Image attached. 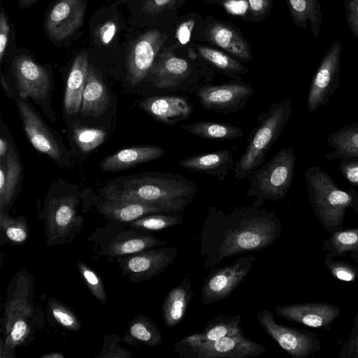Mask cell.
Masks as SVG:
<instances>
[{"mask_svg":"<svg viewBox=\"0 0 358 358\" xmlns=\"http://www.w3.org/2000/svg\"><path fill=\"white\" fill-rule=\"evenodd\" d=\"M282 233L275 212L253 206H235L226 213L214 206L203 219L200 256L205 269L213 268L227 257L261 251Z\"/></svg>","mask_w":358,"mask_h":358,"instance_id":"1","label":"cell"},{"mask_svg":"<svg viewBox=\"0 0 358 358\" xmlns=\"http://www.w3.org/2000/svg\"><path fill=\"white\" fill-rule=\"evenodd\" d=\"M197 191L196 185L180 173L152 172L108 189L106 197L140 201L162 208L166 213L182 214Z\"/></svg>","mask_w":358,"mask_h":358,"instance_id":"2","label":"cell"},{"mask_svg":"<svg viewBox=\"0 0 358 358\" xmlns=\"http://www.w3.org/2000/svg\"><path fill=\"white\" fill-rule=\"evenodd\" d=\"M308 196L314 215L330 234L343 229L347 210L358 214V192L353 186L341 189L320 167L311 166L305 173Z\"/></svg>","mask_w":358,"mask_h":358,"instance_id":"3","label":"cell"},{"mask_svg":"<svg viewBox=\"0 0 358 358\" xmlns=\"http://www.w3.org/2000/svg\"><path fill=\"white\" fill-rule=\"evenodd\" d=\"M288 99L271 103L266 111L257 117V124L252 130L248 145L234 166L237 180H247L264 164L267 153L282 134L292 113Z\"/></svg>","mask_w":358,"mask_h":358,"instance_id":"4","label":"cell"},{"mask_svg":"<svg viewBox=\"0 0 358 358\" xmlns=\"http://www.w3.org/2000/svg\"><path fill=\"white\" fill-rule=\"evenodd\" d=\"M296 157L292 146L280 148L248 178L245 197H255L252 206L260 208L266 201L284 199L294 177Z\"/></svg>","mask_w":358,"mask_h":358,"instance_id":"5","label":"cell"},{"mask_svg":"<svg viewBox=\"0 0 358 358\" xmlns=\"http://www.w3.org/2000/svg\"><path fill=\"white\" fill-rule=\"evenodd\" d=\"M206 67L162 49L147 78L153 87L159 90L192 92L196 87L209 83L214 77V73Z\"/></svg>","mask_w":358,"mask_h":358,"instance_id":"6","label":"cell"},{"mask_svg":"<svg viewBox=\"0 0 358 358\" xmlns=\"http://www.w3.org/2000/svg\"><path fill=\"white\" fill-rule=\"evenodd\" d=\"M87 241L96 248L94 253L107 258L108 262L167 243L148 231L115 221L95 229Z\"/></svg>","mask_w":358,"mask_h":358,"instance_id":"7","label":"cell"},{"mask_svg":"<svg viewBox=\"0 0 358 358\" xmlns=\"http://www.w3.org/2000/svg\"><path fill=\"white\" fill-rule=\"evenodd\" d=\"M174 348L180 357L196 358H250L266 350L263 344L247 338L244 332L212 342L199 341L189 335L175 343Z\"/></svg>","mask_w":358,"mask_h":358,"instance_id":"8","label":"cell"},{"mask_svg":"<svg viewBox=\"0 0 358 358\" xmlns=\"http://www.w3.org/2000/svg\"><path fill=\"white\" fill-rule=\"evenodd\" d=\"M87 0H55L46 10L44 34L57 47H69L81 34Z\"/></svg>","mask_w":358,"mask_h":358,"instance_id":"9","label":"cell"},{"mask_svg":"<svg viewBox=\"0 0 358 358\" xmlns=\"http://www.w3.org/2000/svg\"><path fill=\"white\" fill-rule=\"evenodd\" d=\"M78 207V199L72 195L48 201L44 210V224L48 247L71 243L82 230L84 218L79 214Z\"/></svg>","mask_w":358,"mask_h":358,"instance_id":"10","label":"cell"},{"mask_svg":"<svg viewBox=\"0 0 358 358\" xmlns=\"http://www.w3.org/2000/svg\"><path fill=\"white\" fill-rule=\"evenodd\" d=\"M257 320L265 332L294 358H308L321 350V343L315 331L280 324L268 310L259 312Z\"/></svg>","mask_w":358,"mask_h":358,"instance_id":"11","label":"cell"},{"mask_svg":"<svg viewBox=\"0 0 358 358\" xmlns=\"http://www.w3.org/2000/svg\"><path fill=\"white\" fill-rule=\"evenodd\" d=\"M192 92L205 110L229 114L242 110L255 90L249 83L234 80L220 85L202 84Z\"/></svg>","mask_w":358,"mask_h":358,"instance_id":"12","label":"cell"},{"mask_svg":"<svg viewBox=\"0 0 358 358\" xmlns=\"http://www.w3.org/2000/svg\"><path fill=\"white\" fill-rule=\"evenodd\" d=\"M343 48L335 40L324 54L312 79L307 96V108L313 113L324 106L336 91L341 69Z\"/></svg>","mask_w":358,"mask_h":358,"instance_id":"13","label":"cell"},{"mask_svg":"<svg viewBox=\"0 0 358 358\" xmlns=\"http://www.w3.org/2000/svg\"><path fill=\"white\" fill-rule=\"evenodd\" d=\"M257 259L252 255L238 257L231 264L211 269L201 290V301L209 305L222 301L244 280Z\"/></svg>","mask_w":358,"mask_h":358,"instance_id":"14","label":"cell"},{"mask_svg":"<svg viewBox=\"0 0 358 358\" xmlns=\"http://www.w3.org/2000/svg\"><path fill=\"white\" fill-rule=\"evenodd\" d=\"M195 35L198 40L210 43L241 62L253 61L251 45L241 31L230 22L207 17L200 22Z\"/></svg>","mask_w":358,"mask_h":358,"instance_id":"15","label":"cell"},{"mask_svg":"<svg viewBox=\"0 0 358 358\" xmlns=\"http://www.w3.org/2000/svg\"><path fill=\"white\" fill-rule=\"evenodd\" d=\"M169 38L167 32L152 28L131 43L127 58V80L129 83L135 85L148 78L157 55Z\"/></svg>","mask_w":358,"mask_h":358,"instance_id":"16","label":"cell"},{"mask_svg":"<svg viewBox=\"0 0 358 358\" xmlns=\"http://www.w3.org/2000/svg\"><path fill=\"white\" fill-rule=\"evenodd\" d=\"M177 254L178 250L173 246L154 248L119 258L117 262L123 276L131 283H138L162 273L173 264Z\"/></svg>","mask_w":358,"mask_h":358,"instance_id":"17","label":"cell"},{"mask_svg":"<svg viewBox=\"0 0 358 358\" xmlns=\"http://www.w3.org/2000/svg\"><path fill=\"white\" fill-rule=\"evenodd\" d=\"M34 309L28 299L17 294L5 307L4 343L1 344V357H13L16 346L22 345L31 334Z\"/></svg>","mask_w":358,"mask_h":358,"instance_id":"18","label":"cell"},{"mask_svg":"<svg viewBox=\"0 0 358 358\" xmlns=\"http://www.w3.org/2000/svg\"><path fill=\"white\" fill-rule=\"evenodd\" d=\"M275 310L278 316L285 320L327 331L330 330L333 322L342 315L338 306L327 302L278 305Z\"/></svg>","mask_w":358,"mask_h":358,"instance_id":"19","label":"cell"},{"mask_svg":"<svg viewBox=\"0 0 358 358\" xmlns=\"http://www.w3.org/2000/svg\"><path fill=\"white\" fill-rule=\"evenodd\" d=\"M13 69L21 98L43 99L50 87V78L46 69L28 55L16 56Z\"/></svg>","mask_w":358,"mask_h":358,"instance_id":"20","label":"cell"},{"mask_svg":"<svg viewBox=\"0 0 358 358\" xmlns=\"http://www.w3.org/2000/svg\"><path fill=\"white\" fill-rule=\"evenodd\" d=\"M139 106L157 122L169 126L188 119L194 111L191 102L180 95L152 96L141 101Z\"/></svg>","mask_w":358,"mask_h":358,"instance_id":"21","label":"cell"},{"mask_svg":"<svg viewBox=\"0 0 358 358\" xmlns=\"http://www.w3.org/2000/svg\"><path fill=\"white\" fill-rule=\"evenodd\" d=\"M17 106L24 131L33 147L53 160H59L62 154L60 147L42 120L26 102L20 101Z\"/></svg>","mask_w":358,"mask_h":358,"instance_id":"22","label":"cell"},{"mask_svg":"<svg viewBox=\"0 0 358 358\" xmlns=\"http://www.w3.org/2000/svg\"><path fill=\"white\" fill-rule=\"evenodd\" d=\"M234 164L231 150L223 149L186 156L178 166L194 172L205 173L224 182L229 173L234 170Z\"/></svg>","mask_w":358,"mask_h":358,"instance_id":"23","label":"cell"},{"mask_svg":"<svg viewBox=\"0 0 358 358\" xmlns=\"http://www.w3.org/2000/svg\"><path fill=\"white\" fill-rule=\"evenodd\" d=\"M166 152L165 148L155 145L128 148L103 159L99 167L106 172L120 171L144 162L158 159Z\"/></svg>","mask_w":358,"mask_h":358,"instance_id":"24","label":"cell"},{"mask_svg":"<svg viewBox=\"0 0 358 358\" xmlns=\"http://www.w3.org/2000/svg\"><path fill=\"white\" fill-rule=\"evenodd\" d=\"M189 56L199 58L208 64L218 72L233 78L242 80L241 76L249 72V69L243 62L224 51L210 46L193 43L188 48Z\"/></svg>","mask_w":358,"mask_h":358,"instance_id":"25","label":"cell"},{"mask_svg":"<svg viewBox=\"0 0 358 358\" xmlns=\"http://www.w3.org/2000/svg\"><path fill=\"white\" fill-rule=\"evenodd\" d=\"M101 206L100 213L106 219L129 224L144 215L166 213L162 208L140 201L106 197Z\"/></svg>","mask_w":358,"mask_h":358,"instance_id":"26","label":"cell"},{"mask_svg":"<svg viewBox=\"0 0 358 358\" xmlns=\"http://www.w3.org/2000/svg\"><path fill=\"white\" fill-rule=\"evenodd\" d=\"M193 298L192 280L189 274H187L179 284L169 290L164 300L162 317L167 327L173 328L181 322Z\"/></svg>","mask_w":358,"mask_h":358,"instance_id":"27","label":"cell"},{"mask_svg":"<svg viewBox=\"0 0 358 358\" xmlns=\"http://www.w3.org/2000/svg\"><path fill=\"white\" fill-rule=\"evenodd\" d=\"M117 6L103 7L93 16L94 24L91 27V36L96 45L112 47L118 39L124 22Z\"/></svg>","mask_w":358,"mask_h":358,"instance_id":"28","label":"cell"},{"mask_svg":"<svg viewBox=\"0 0 358 358\" xmlns=\"http://www.w3.org/2000/svg\"><path fill=\"white\" fill-rule=\"evenodd\" d=\"M88 69V55L81 52L75 58L66 82L64 105L69 115L76 114L80 108Z\"/></svg>","mask_w":358,"mask_h":358,"instance_id":"29","label":"cell"},{"mask_svg":"<svg viewBox=\"0 0 358 358\" xmlns=\"http://www.w3.org/2000/svg\"><path fill=\"white\" fill-rule=\"evenodd\" d=\"M108 103L109 95L103 83L89 67L80 108L81 114L99 116L106 110Z\"/></svg>","mask_w":358,"mask_h":358,"instance_id":"30","label":"cell"},{"mask_svg":"<svg viewBox=\"0 0 358 358\" xmlns=\"http://www.w3.org/2000/svg\"><path fill=\"white\" fill-rule=\"evenodd\" d=\"M326 256L343 257L358 264V227L342 229L323 241Z\"/></svg>","mask_w":358,"mask_h":358,"instance_id":"31","label":"cell"},{"mask_svg":"<svg viewBox=\"0 0 358 358\" xmlns=\"http://www.w3.org/2000/svg\"><path fill=\"white\" fill-rule=\"evenodd\" d=\"M121 342L136 346L143 344L148 347H157L162 342V334L154 321L145 315L134 317L129 324Z\"/></svg>","mask_w":358,"mask_h":358,"instance_id":"32","label":"cell"},{"mask_svg":"<svg viewBox=\"0 0 358 358\" xmlns=\"http://www.w3.org/2000/svg\"><path fill=\"white\" fill-rule=\"evenodd\" d=\"M21 173V165L13 150L1 159L0 166V212L10 206Z\"/></svg>","mask_w":358,"mask_h":358,"instance_id":"33","label":"cell"},{"mask_svg":"<svg viewBox=\"0 0 358 358\" xmlns=\"http://www.w3.org/2000/svg\"><path fill=\"white\" fill-rule=\"evenodd\" d=\"M327 144L334 150L324 155L328 160L358 156V121L345 125L331 134Z\"/></svg>","mask_w":358,"mask_h":358,"instance_id":"34","label":"cell"},{"mask_svg":"<svg viewBox=\"0 0 358 358\" xmlns=\"http://www.w3.org/2000/svg\"><path fill=\"white\" fill-rule=\"evenodd\" d=\"M286 3L294 24L306 30L310 22L313 37L317 38L322 19L320 0H286Z\"/></svg>","mask_w":358,"mask_h":358,"instance_id":"35","label":"cell"},{"mask_svg":"<svg viewBox=\"0 0 358 358\" xmlns=\"http://www.w3.org/2000/svg\"><path fill=\"white\" fill-rule=\"evenodd\" d=\"M241 321L240 315L227 316L220 314L216 317L208 320L201 332L192 334L191 336L197 341L207 342L232 336L244 332L240 326Z\"/></svg>","mask_w":358,"mask_h":358,"instance_id":"36","label":"cell"},{"mask_svg":"<svg viewBox=\"0 0 358 358\" xmlns=\"http://www.w3.org/2000/svg\"><path fill=\"white\" fill-rule=\"evenodd\" d=\"M182 129L194 136L217 141L234 140L244 134L241 128L234 125L207 120L183 124Z\"/></svg>","mask_w":358,"mask_h":358,"instance_id":"37","label":"cell"},{"mask_svg":"<svg viewBox=\"0 0 358 358\" xmlns=\"http://www.w3.org/2000/svg\"><path fill=\"white\" fill-rule=\"evenodd\" d=\"M184 217L182 213H157L144 215L127 224L141 231H159L183 224Z\"/></svg>","mask_w":358,"mask_h":358,"instance_id":"38","label":"cell"},{"mask_svg":"<svg viewBox=\"0 0 358 358\" xmlns=\"http://www.w3.org/2000/svg\"><path fill=\"white\" fill-rule=\"evenodd\" d=\"M185 3L186 0H143L141 10L145 17L156 22L159 17H175Z\"/></svg>","mask_w":358,"mask_h":358,"instance_id":"39","label":"cell"},{"mask_svg":"<svg viewBox=\"0 0 358 358\" xmlns=\"http://www.w3.org/2000/svg\"><path fill=\"white\" fill-rule=\"evenodd\" d=\"M0 229L6 239L12 243L22 244L29 237V225L22 216L13 218L0 212Z\"/></svg>","mask_w":358,"mask_h":358,"instance_id":"40","label":"cell"},{"mask_svg":"<svg viewBox=\"0 0 358 358\" xmlns=\"http://www.w3.org/2000/svg\"><path fill=\"white\" fill-rule=\"evenodd\" d=\"M48 307L54 319L64 329L69 331H79L81 323L77 315L64 303L57 299H50Z\"/></svg>","mask_w":358,"mask_h":358,"instance_id":"41","label":"cell"},{"mask_svg":"<svg viewBox=\"0 0 358 358\" xmlns=\"http://www.w3.org/2000/svg\"><path fill=\"white\" fill-rule=\"evenodd\" d=\"M73 134L78 146L84 152L91 151L100 145L106 136L103 130L82 126L75 127Z\"/></svg>","mask_w":358,"mask_h":358,"instance_id":"42","label":"cell"},{"mask_svg":"<svg viewBox=\"0 0 358 358\" xmlns=\"http://www.w3.org/2000/svg\"><path fill=\"white\" fill-rule=\"evenodd\" d=\"M77 266L92 294L101 303H106L107 296L101 278L83 262L78 261Z\"/></svg>","mask_w":358,"mask_h":358,"instance_id":"43","label":"cell"},{"mask_svg":"<svg viewBox=\"0 0 358 358\" xmlns=\"http://www.w3.org/2000/svg\"><path fill=\"white\" fill-rule=\"evenodd\" d=\"M324 263L330 274L337 280L352 282L358 278V267L355 264L334 259V257L326 255Z\"/></svg>","mask_w":358,"mask_h":358,"instance_id":"44","label":"cell"},{"mask_svg":"<svg viewBox=\"0 0 358 358\" xmlns=\"http://www.w3.org/2000/svg\"><path fill=\"white\" fill-rule=\"evenodd\" d=\"M121 337L106 335L103 341V348L97 358H131L132 353L121 346Z\"/></svg>","mask_w":358,"mask_h":358,"instance_id":"45","label":"cell"},{"mask_svg":"<svg viewBox=\"0 0 358 358\" xmlns=\"http://www.w3.org/2000/svg\"><path fill=\"white\" fill-rule=\"evenodd\" d=\"M197 19H199V16L194 13L191 14V16L187 15V17H183L176 28V42L172 45L163 49L173 52L176 49L185 45L190 38Z\"/></svg>","mask_w":358,"mask_h":358,"instance_id":"46","label":"cell"},{"mask_svg":"<svg viewBox=\"0 0 358 358\" xmlns=\"http://www.w3.org/2000/svg\"><path fill=\"white\" fill-rule=\"evenodd\" d=\"M338 356L341 358H358V312L355 317V322L351 334L348 340L341 344Z\"/></svg>","mask_w":358,"mask_h":358,"instance_id":"47","label":"cell"},{"mask_svg":"<svg viewBox=\"0 0 358 358\" xmlns=\"http://www.w3.org/2000/svg\"><path fill=\"white\" fill-rule=\"evenodd\" d=\"M339 169L346 181L352 186L358 187V156L342 159Z\"/></svg>","mask_w":358,"mask_h":358,"instance_id":"48","label":"cell"},{"mask_svg":"<svg viewBox=\"0 0 358 358\" xmlns=\"http://www.w3.org/2000/svg\"><path fill=\"white\" fill-rule=\"evenodd\" d=\"M249 6L250 17L252 21L264 20L268 15L273 0H247Z\"/></svg>","mask_w":358,"mask_h":358,"instance_id":"49","label":"cell"},{"mask_svg":"<svg viewBox=\"0 0 358 358\" xmlns=\"http://www.w3.org/2000/svg\"><path fill=\"white\" fill-rule=\"evenodd\" d=\"M12 24L10 23L7 13L1 6L0 9V62H2L6 54L11 33Z\"/></svg>","mask_w":358,"mask_h":358,"instance_id":"50","label":"cell"},{"mask_svg":"<svg viewBox=\"0 0 358 358\" xmlns=\"http://www.w3.org/2000/svg\"><path fill=\"white\" fill-rule=\"evenodd\" d=\"M344 6L348 28L358 40V0H344Z\"/></svg>","mask_w":358,"mask_h":358,"instance_id":"51","label":"cell"},{"mask_svg":"<svg viewBox=\"0 0 358 358\" xmlns=\"http://www.w3.org/2000/svg\"><path fill=\"white\" fill-rule=\"evenodd\" d=\"M8 142L6 138L3 137L0 138V158L3 159L8 153L9 150Z\"/></svg>","mask_w":358,"mask_h":358,"instance_id":"52","label":"cell"},{"mask_svg":"<svg viewBox=\"0 0 358 358\" xmlns=\"http://www.w3.org/2000/svg\"><path fill=\"white\" fill-rule=\"evenodd\" d=\"M40 0H18V6L20 9L29 8Z\"/></svg>","mask_w":358,"mask_h":358,"instance_id":"53","label":"cell"},{"mask_svg":"<svg viewBox=\"0 0 358 358\" xmlns=\"http://www.w3.org/2000/svg\"><path fill=\"white\" fill-rule=\"evenodd\" d=\"M41 358H64V355L63 353L59 352H52L43 355L40 357Z\"/></svg>","mask_w":358,"mask_h":358,"instance_id":"54","label":"cell"},{"mask_svg":"<svg viewBox=\"0 0 358 358\" xmlns=\"http://www.w3.org/2000/svg\"><path fill=\"white\" fill-rule=\"evenodd\" d=\"M1 83L2 87L4 90V91L7 92L9 90V86H8L3 73H1Z\"/></svg>","mask_w":358,"mask_h":358,"instance_id":"55","label":"cell"},{"mask_svg":"<svg viewBox=\"0 0 358 358\" xmlns=\"http://www.w3.org/2000/svg\"><path fill=\"white\" fill-rule=\"evenodd\" d=\"M112 0H108V1H111ZM113 3H112L113 5L114 6H120L122 3H126L127 1H128L129 0H113Z\"/></svg>","mask_w":358,"mask_h":358,"instance_id":"56","label":"cell"},{"mask_svg":"<svg viewBox=\"0 0 358 358\" xmlns=\"http://www.w3.org/2000/svg\"><path fill=\"white\" fill-rule=\"evenodd\" d=\"M221 0H204L203 3L205 5H210L215 3H219Z\"/></svg>","mask_w":358,"mask_h":358,"instance_id":"57","label":"cell"}]
</instances>
